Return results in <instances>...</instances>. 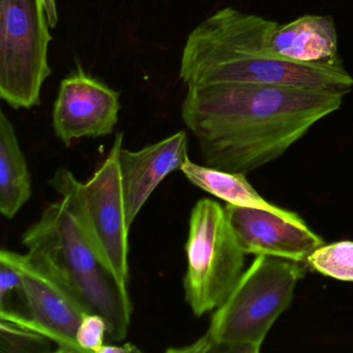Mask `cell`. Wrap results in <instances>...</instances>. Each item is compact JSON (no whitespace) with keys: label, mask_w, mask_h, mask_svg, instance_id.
<instances>
[{"label":"cell","mask_w":353,"mask_h":353,"mask_svg":"<svg viewBox=\"0 0 353 353\" xmlns=\"http://www.w3.org/2000/svg\"><path fill=\"white\" fill-rule=\"evenodd\" d=\"M344 96L296 86L219 83L188 88L181 117L206 166L247 174L280 158L339 110Z\"/></svg>","instance_id":"obj_1"},{"label":"cell","mask_w":353,"mask_h":353,"mask_svg":"<svg viewBox=\"0 0 353 353\" xmlns=\"http://www.w3.org/2000/svg\"><path fill=\"white\" fill-rule=\"evenodd\" d=\"M278 26L232 8L219 10L188 37L179 78L188 88L264 83L343 96L351 92L353 77L342 65H305L274 54L270 40Z\"/></svg>","instance_id":"obj_2"},{"label":"cell","mask_w":353,"mask_h":353,"mask_svg":"<svg viewBox=\"0 0 353 353\" xmlns=\"http://www.w3.org/2000/svg\"><path fill=\"white\" fill-rule=\"evenodd\" d=\"M50 185L61 197L26 231L22 243L61 274L92 313L106 320L111 340L123 342L133 313L128 287L119 283L97 247L73 192L57 171Z\"/></svg>","instance_id":"obj_3"},{"label":"cell","mask_w":353,"mask_h":353,"mask_svg":"<svg viewBox=\"0 0 353 353\" xmlns=\"http://www.w3.org/2000/svg\"><path fill=\"white\" fill-rule=\"evenodd\" d=\"M305 274L301 262L259 255L214 310L203 336L171 352L258 353L274 322L292 303Z\"/></svg>","instance_id":"obj_4"},{"label":"cell","mask_w":353,"mask_h":353,"mask_svg":"<svg viewBox=\"0 0 353 353\" xmlns=\"http://www.w3.org/2000/svg\"><path fill=\"white\" fill-rule=\"evenodd\" d=\"M185 249V299L194 315L201 317L228 299L245 272L247 254L227 221L224 208L208 198L192 210Z\"/></svg>","instance_id":"obj_5"},{"label":"cell","mask_w":353,"mask_h":353,"mask_svg":"<svg viewBox=\"0 0 353 353\" xmlns=\"http://www.w3.org/2000/svg\"><path fill=\"white\" fill-rule=\"evenodd\" d=\"M0 261L9 264L21 276L18 293L26 303V313L0 307V319L13 322L54 343V352L84 353L76 340L80 322L92 313L75 290L38 254L16 253L3 249Z\"/></svg>","instance_id":"obj_6"},{"label":"cell","mask_w":353,"mask_h":353,"mask_svg":"<svg viewBox=\"0 0 353 353\" xmlns=\"http://www.w3.org/2000/svg\"><path fill=\"white\" fill-rule=\"evenodd\" d=\"M49 28L43 0H0V97L16 110L40 104L51 75Z\"/></svg>","instance_id":"obj_7"},{"label":"cell","mask_w":353,"mask_h":353,"mask_svg":"<svg viewBox=\"0 0 353 353\" xmlns=\"http://www.w3.org/2000/svg\"><path fill=\"white\" fill-rule=\"evenodd\" d=\"M123 134H117L108 157L86 181L80 183L71 171L59 168L75 196L86 227L123 286L129 281V231L121 181V152Z\"/></svg>","instance_id":"obj_8"},{"label":"cell","mask_w":353,"mask_h":353,"mask_svg":"<svg viewBox=\"0 0 353 353\" xmlns=\"http://www.w3.org/2000/svg\"><path fill=\"white\" fill-rule=\"evenodd\" d=\"M119 109V94L79 68L59 86L52 113L55 135L67 146L80 138L110 135Z\"/></svg>","instance_id":"obj_9"},{"label":"cell","mask_w":353,"mask_h":353,"mask_svg":"<svg viewBox=\"0 0 353 353\" xmlns=\"http://www.w3.org/2000/svg\"><path fill=\"white\" fill-rule=\"evenodd\" d=\"M227 221L245 254L272 256L305 262L318 248L321 237L310 230L305 222H294L262 208L227 203Z\"/></svg>","instance_id":"obj_10"},{"label":"cell","mask_w":353,"mask_h":353,"mask_svg":"<svg viewBox=\"0 0 353 353\" xmlns=\"http://www.w3.org/2000/svg\"><path fill=\"white\" fill-rule=\"evenodd\" d=\"M187 160L189 154L185 131L177 132L136 152L121 150V181L130 227L152 192L170 173L181 170Z\"/></svg>","instance_id":"obj_11"},{"label":"cell","mask_w":353,"mask_h":353,"mask_svg":"<svg viewBox=\"0 0 353 353\" xmlns=\"http://www.w3.org/2000/svg\"><path fill=\"white\" fill-rule=\"evenodd\" d=\"M274 54L305 65H342L338 37L330 16L307 15L276 28L270 40Z\"/></svg>","instance_id":"obj_12"},{"label":"cell","mask_w":353,"mask_h":353,"mask_svg":"<svg viewBox=\"0 0 353 353\" xmlns=\"http://www.w3.org/2000/svg\"><path fill=\"white\" fill-rule=\"evenodd\" d=\"M26 156L13 123L0 111V212L12 220L32 197Z\"/></svg>","instance_id":"obj_13"},{"label":"cell","mask_w":353,"mask_h":353,"mask_svg":"<svg viewBox=\"0 0 353 353\" xmlns=\"http://www.w3.org/2000/svg\"><path fill=\"white\" fill-rule=\"evenodd\" d=\"M190 183L210 195L224 200L226 203L234 205L262 208L280 214L294 222H303L295 212L283 210L265 201L253 187L248 183L245 174L228 172L212 167L202 166L187 160L181 169Z\"/></svg>","instance_id":"obj_14"},{"label":"cell","mask_w":353,"mask_h":353,"mask_svg":"<svg viewBox=\"0 0 353 353\" xmlns=\"http://www.w3.org/2000/svg\"><path fill=\"white\" fill-rule=\"evenodd\" d=\"M305 262L324 276L353 282V241L321 245Z\"/></svg>","instance_id":"obj_15"},{"label":"cell","mask_w":353,"mask_h":353,"mask_svg":"<svg viewBox=\"0 0 353 353\" xmlns=\"http://www.w3.org/2000/svg\"><path fill=\"white\" fill-rule=\"evenodd\" d=\"M54 344L44 334L0 319V351L1 352H48L54 351Z\"/></svg>","instance_id":"obj_16"},{"label":"cell","mask_w":353,"mask_h":353,"mask_svg":"<svg viewBox=\"0 0 353 353\" xmlns=\"http://www.w3.org/2000/svg\"><path fill=\"white\" fill-rule=\"evenodd\" d=\"M108 326L106 320L96 313H88L80 322L76 340L84 353L98 352L104 345Z\"/></svg>","instance_id":"obj_17"},{"label":"cell","mask_w":353,"mask_h":353,"mask_svg":"<svg viewBox=\"0 0 353 353\" xmlns=\"http://www.w3.org/2000/svg\"><path fill=\"white\" fill-rule=\"evenodd\" d=\"M21 287L20 274L9 264L0 261V303L7 301L10 293L19 291Z\"/></svg>","instance_id":"obj_18"},{"label":"cell","mask_w":353,"mask_h":353,"mask_svg":"<svg viewBox=\"0 0 353 353\" xmlns=\"http://www.w3.org/2000/svg\"><path fill=\"white\" fill-rule=\"evenodd\" d=\"M140 352V349H138L135 345L131 343H127L125 345H111L104 344L97 353H136Z\"/></svg>","instance_id":"obj_19"},{"label":"cell","mask_w":353,"mask_h":353,"mask_svg":"<svg viewBox=\"0 0 353 353\" xmlns=\"http://www.w3.org/2000/svg\"><path fill=\"white\" fill-rule=\"evenodd\" d=\"M47 17H48L49 26L51 28H55L59 22V13H57V0H43Z\"/></svg>","instance_id":"obj_20"}]
</instances>
